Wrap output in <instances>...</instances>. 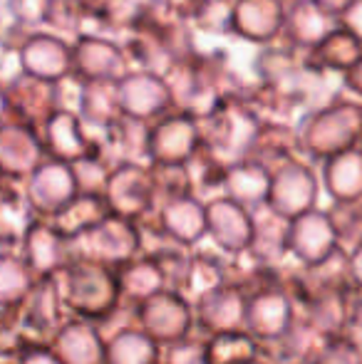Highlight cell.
I'll use <instances>...</instances> for the list:
<instances>
[{
	"instance_id": "obj_1",
	"label": "cell",
	"mask_w": 362,
	"mask_h": 364,
	"mask_svg": "<svg viewBox=\"0 0 362 364\" xmlns=\"http://www.w3.org/2000/svg\"><path fill=\"white\" fill-rule=\"evenodd\" d=\"M55 283L68 312L92 322L115 315L124 297L117 270L87 258H70V263L55 275Z\"/></svg>"
},
{
	"instance_id": "obj_29",
	"label": "cell",
	"mask_w": 362,
	"mask_h": 364,
	"mask_svg": "<svg viewBox=\"0 0 362 364\" xmlns=\"http://www.w3.org/2000/svg\"><path fill=\"white\" fill-rule=\"evenodd\" d=\"M348 327L362 332V290L355 288L350 295V315H348Z\"/></svg>"
},
{
	"instance_id": "obj_12",
	"label": "cell",
	"mask_w": 362,
	"mask_h": 364,
	"mask_svg": "<svg viewBox=\"0 0 362 364\" xmlns=\"http://www.w3.org/2000/svg\"><path fill=\"white\" fill-rule=\"evenodd\" d=\"M18 255H23L28 268L40 280L55 278L70 263V258H73L70 255V243L55 230L53 223H45V220H38L30 228V233L25 235L23 245H20Z\"/></svg>"
},
{
	"instance_id": "obj_3",
	"label": "cell",
	"mask_w": 362,
	"mask_h": 364,
	"mask_svg": "<svg viewBox=\"0 0 362 364\" xmlns=\"http://www.w3.org/2000/svg\"><path fill=\"white\" fill-rule=\"evenodd\" d=\"M5 315H10V312H5ZM68 320V307L60 297L55 278H43L38 280L35 290L23 302V307L15 310V320H5V325H10L18 332L23 345L53 347L55 337L60 335Z\"/></svg>"
},
{
	"instance_id": "obj_5",
	"label": "cell",
	"mask_w": 362,
	"mask_h": 364,
	"mask_svg": "<svg viewBox=\"0 0 362 364\" xmlns=\"http://www.w3.org/2000/svg\"><path fill=\"white\" fill-rule=\"evenodd\" d=\"M295 325V300L285 285L266 283L248 295L246 332H251L261 345L283 337Z\"/></svg>"
},
{
	"instance_id": "obj_16",
	"label": "cell",
	"mask_w": 362,
	"mask_h": 364,
	"mask_svg": "<svg viewBox=\"0 0 362 364\" xmlns=\"http://www.w3.org/2000/svg\"><path fill=\"white\" fill-rule=\"evenodd\" d=\"M253 223H256V238H253V245H251V250H248V255H251L261 268L273 270V265L280 263L283 255L288 253L290 220H285L283 216L271 211L266 203L261 216H258V213L253 216Z\"/></svg>"
},
{
	"instance_id": "obj_8",
	"label": "cell",
	"mask_w": 362,
	"mask_h": 364,
	"mask_svg": "<svg viewBox=\"0 0 362 364\" xmlns=\"http://www.w3.org/2000/svg\"><path fill=\"white\" fill-rule=\"evenodd\" d=\"M246 312L248 295L236 283H223L221 288L206 292L193 302L196 322L203 332H208V337L246 330Z\"/></svg>"
},
{
	"instance_id": "obj_28",
	"label": "cell",
	"mask_w": 362,
	"mask_h": 364,
	"mask_svg": "<svg viewBox=\"0 0 362 364\" xmlns=\"http://www.w3.org/2000/svg\"><path fill=\"white\" fill-rule=\"evenodd\" d=\"M3 364H63V362H60V357L55 355L53 347L25 345L18 355L5 360Z\"/></svg>"
},
{
	"instance_id": "obj_21",
	"label": "cell",
	"mask_w": 362,
	"mask_h": 364,
	"mask_svg": "<svg viewBox=\"0 0 362 364\" xmlns=\"http://www.w3.org/2000/svg\"><path fill=\"white\" fill-rule=\"evenodd\" d=\"M115 270L122 285V295L134 302V305L149 300L156 292L166 290L164 273L159 270L156 260L149 258V255H139V258L129 260V263L119 265V268H115Z\"/></svg>"
},
{
	"instance_id": "obj_14",
	"label": "cell",
	"mask_w": 362,
	"mask_h": 364,
	"mask_svg": "<svg viewBox=\"0 0 362 364\" xmlns=\"http://www.w3.org/2000/svg\"><path fill=\"white\" fill-rule=\"evenodd\" d=\"M328 337L300 317L283 337L261 345V360L266 364H315Z\"/></svg>"
},
{
	"instance_id": "obj_2",
	"label": "cell",
	"mask_w": 362,
	"mask_h": 364,
	"mask_svg": "<svg viewBox=\"0 0 362 364\" xmlns=\"http://www.w3.org/2000/svg\"><path fill=\"white\" fill-rule=\"evenodd\" d=\"M70 255L95 260V263L110 265V268H119V265L144 255L139 223L110 213L90 233L80 235L78 240L70 243Z\"/></svg>"
},
{
	"instance_id": "obj_30",
	"label": "cell",
	"mask_w": 362,
	"mask_h": 364,
	"mask_svg": "<svg viewBox=\"0 0 362 364\" xmlns=\"http://www.w3.org/2000/svg\"><path fill=\"white\" fill-rule=\"evenodd\" d=\"M348 263H350V278H353V285L362 290V243L348 253Z\"/></svg>"
},
{
	"instance_id": "obj_22",
	"label": "cell",
	"mask_w": 362,
	"mask_h": 364,
	"mask_svg": "<svg viewBox=\"0 0 362 364\" xmlns=\"http://www.w3.org/2000/svg\"><path fill=\"white\" fill-rule=\"evenodd\" d=\"M196 149V132L188 122H166L151 134L149 154L159 166H179Z\"/></svg>"
},
{
	"instance_id": "obj_9",
	"label": "cell",
	"mask_w": 362,
	"mask_h": 364,
	"mask_svg": "<svg viewBox=\"0 0 362 364\" xmlns=\"http://www.w3.org/2000/svg\"><path fill=\"white\" fill-rule=\"evenodd\" d=\"M208 235H211L216 250L223 255H243L251 250L256 238V223L253 216L231 198H216L206 203Z\"/></svg>"
},
{
	"instance_id": "obj_18",
	"label": "cell",
	"mask_w": 362,
	"mask_h": 364,
	"mask_svg": "<svg viewBox=\"0 0 362 364\" xmlns=\"http://www.w3.org/2000/svg\"><path fill=\"white\" fill-rule=\"evenodd\" d=\"M325 186L338 203H358L362 198V151L348 149L328 159Z\"/></svg>"
},
{
	"instance_id": "obj_13",
	"label": "cell",
	"mask_w": 362,
	"mask_h": 364,
	"mask_svg": "<svg viewBox=\"0 0 362 364\" xmlns=\"http://www.w3.org/2000/svg\"><path fill=\"white\" fill-rule=\"evenodd\" d=\"M55 355L63 364H105L107 340L100 325L82 317H70L53 342Z\"/></svg>"
},
{
	"instance_id": "obj_7",
	"label": "cell",
	"mask_w": 362,
	"mask_h": 364,
	"mask_svg": "<svg viewBox=\"0 0 362 364\" xmlns=\"http://www.w3.org/2000/svg\"><path fill=\"white\" fill-rule=\"evenodd\" d=\"M156 196L154 176L137 164H122L115 173H110V181L105 188V198L110 203V211L115 216L137 220L149 213Z\"/></svg>"
},
{
	"instance_id": "obj_10",
	"label": "cell",
	"mask_w": 362,
	"mask_h": 364,
	"mask_svg": "<svg viewBox=\"0 0 362 364\" xmlns=\"http://www.w3.org/2000/svg\"><path fill=\"white\" fill-rule=\"evenodd\" d=\"M315 198H318V181L303 164L288 161L273 173L268 208L285 220H295L303 213L315 211Z\"/></svg>"
},
{
	"instance_id": "obj_24",
	"label": "cell",
	"mask_w": 362,
	"mask_h": 364,
	"mask_svg": "<svg viewBox=\"0 0 362 364\" xmlns=\"http://www.w3.org/2000/svg\"><path fill=\"white\" fill-rule=\"evenodd\" d=\"M38 223L35 220V208L28 201V193H15L13 188H5L3 198V213H0V228H3V243L10 253L13 245H23L25 235Z\"/></svg>"
},
{
	"instance_id": "obj_15",
	"label": "cell",
	"mask_w": 362,
	"mask_h": 364,
	"mask_svg": "<svg viewBox=\"0 0 362 364\" xmlns=\"http://www.w3.org/2000/svg\"><path fill=\"white\" fill-rule=\"evenodd\" d=\"M159 225L171 240H176L183 248H191L203 235H208L206 206L191 196L166 201L159 211Z\"/></svg>"
},
{
	"instance_id": "obj_17",
	"label": "cell",
	"mask_w": 362,
	"mask_h": 364,
	"mask_svg": "<svg viewBox=\"0 0 362 364\" xmlns=\"http://www.w3.org/2000/svg\"><path fill=\"white\" fill-rule=\"evenodd\" d=\"M110 203L105 196H97V193H80L70 206H65L50 223L55 225L60 235H63L68 243L78 240L80 235L90 233L95 225H100L102 220L110 216Z\"/></svg>"
},
{
	"instance_id": "obj_27",
	"label": "cell",
	"mask_w": 362,
	"mask_h": 364,
	"mask_svg": "<svg viewBox=\"0 0 362 364\" xmlns=\"http://www.w3.org/2000/svg\"><path fill=\"white\" fill-rule=\"evenodd\" d=\"M164 364H211L208 362L206 340H196L188 335L186 340L176 342L166 350Z\"/></svg>"
},
{
	"instance_id": "obj_4",
	"label": "cell",
	"mask_w": 362,
	"mask_h": 364,
	"mask_svg": "<svg viewBox=\"0 0 362 364\" xmlns=\"http://www.w3.org/2000/svg\"><path fill=\"white\" fill-rule=\"evenodd\" d=\"M134 317L151 340L166 347L186 340L196 320L193 305L176 290H161L134 305Z\"/></svg>"
},
{
	"instance_id": "obj_20",
	"label": "cell",
	"mask_w": 362,
	"mask_h": 364,
	"mask_svg": "<svg viewBox=\"0 0 362 364\" xmlns=\"http://www.w3.org/2000/svg\"><path fill=\"white\" fill-rule=\"evenodd\" d=\"M161 345L142 327H124L107 340L105 364H159Z\"/></svg>"
},
{
	"instance_id": "obj_23",
	"label": "cell",
	"mask_w": 362,
	"mask_h": 364,
	"mask_svg": "<svg viewBox=\"0 0 362 364\" xmlns=\"http://www.w3.org/2000/svg\"><path fill=\"white\" fill-rule=\"evenodd\" d=\"M35 273L28 268L23 255L5 253L0 260V302L5 312H15L35 290Z\"/></svg>"
},
{
	"instance_id": "obj_31",
	"label": "cell",
	"mask_w": 362,
	"mask_h": 364,
	"mask_svg": "<svg viewBox=\"0 0 362 364\" xmlns=\"http://www.w3.org/2000/svg\"><path fill=\"white\" fill-rule=\"evenodd\" d=\"M251 364H266V362H263V360H258V362H251Z\"/></svg>"
},
{
	"instance_id": "obj_6",
	"label": "cell",
	"mask_w": 362,
	"mask_h": 364,
	"mask_svg": "<svg viewBox=\"0 0 362 364\" xmlns=\"http://www.w3.org/2000/svg\"><path fill=\"white\" fill-rule=\"evenodd\" d=\"M340 248V235L330 213L308 211L288 228V253L298 260L303 268H318L325 260L333 258Z\"/></svg>"
},
{
	"instance_id": "obj_11",
	"label": "cell",
	"mask_w": 362,
	"mask_h": 364,
	"mask_svg": "<svg viewBox=\"0 0 362 364\" xmlns=\"http://www.w3.org/2000/svg\"><path fill=\"white\" fill-rule=\"evenodd\" d=\"M80 196V183L75 176V168L65 161L43 164L30 176L28 183V201L33 203L35 213L55 218L65 206Z\"/></svg>"
},
{
	"instance_id": "obj_25",
	"label": "cell",
	"mask_w": 362,
	"mask_h": 364,
	"mask_svg": "<svg viewBox=\"0 0 362 364\" xmlns=\"http://www.w3.org/2000/svg\"><path fill=\"white\" fill-rule=\"evenodd\" d=\"M211 364H251L261 360V342L251 332H226L206 340Z\"/></svg>"
},
{
	"instance_id": "obj_19",
	"label": "cell",
	"mask_w": 362,
	"mask_h": 364,
	"mask_svg": "<svg viewBox=\"0 0 362 364\" xmlns=\"http://www.w3.org/2000/svg\"><path fill=\"white\" fill-rule=\"evenodd\" d=\"M273 173H268L258 164H238L226 171V186L228 198L241 203L243 208L248 206H266L271 196Z\"/></svg>"
},
{
	"instance_id": "obj_26",
	"label": "cell",
	"mask_w": 362,
	"mask_h": 364,
	"mask_svg": "<svg viewBox=\"0 0 362 364\" xmlns=\"http://www.w3.org/2000/svg\"><path fill=\"white\" fill-rule=\"evenodd\" d=\"M315 364H362V345L340 335L325 342Z\"/></svg>"
}]
</instances>
